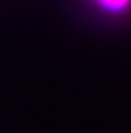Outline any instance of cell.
Returning <instances> with one entry per match:
<instances>
[{"instance_id": "6da1fadb", "label": "cell", "mask_w": 131, "mask_h": 133, "mask_svg": "<svg viewBox=\"0 0 131 133\" xmlns=\"http://www.w3.org/2000/svg\"><path fill=\"white\" fill-rule=\"evenodd\" d=\"M95 4L109 14H123L131 8V0H95Z\"/></svg>"}]
</instances>
